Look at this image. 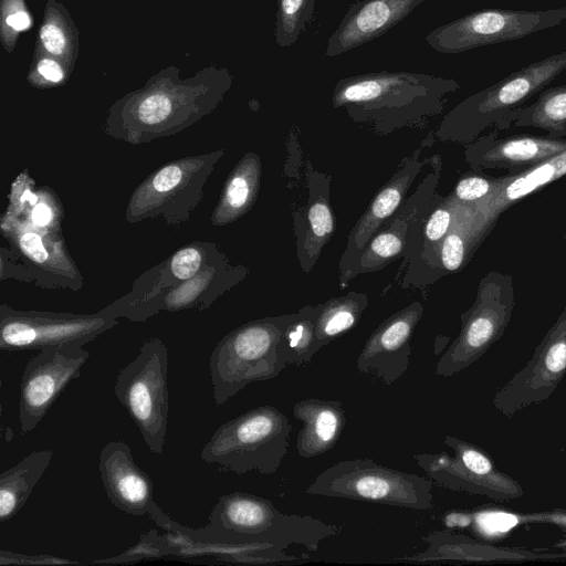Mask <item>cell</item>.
Listing matches in <instances>:
<instances>
[{
    "label": "cell",
    "instance_id": "5",
    "mask_svg": "<svg viewBox=\"0 0 566 566\" xmlns=\"http://www.w3.org/2000/svg\"><path fill=\"white\" fill-rule=\"evenodd\" d=\"M287 315L245 323L227 334L209 359L213 399L221 406L249 384L277 377L286 368L277 353Z\"/></svg>",
    "mask_w": 566,
    "mask_h": 566
},
{
    "label": "cell",
    "instance_id": "6",
    "mask_svg": "<svg viewBox=\"0 0 566 566\" xmlns=\"http://www.w3.org/2000/svg\"><path fill=\"white\" fill-rule=\"evenodd\" d=\"M310 495L370 502L417 511L432 509V480L381 465L369 458L342 460L305 489Z\"/></svg>",
    "mask_w": 566,
    "mask_h": 566
},
{
    "label": "cell",
    "instance_id": "41",
    "mask_svg": "<svg viewBox=\"0 0 566 566\" xmlns=\"http://www.w3.org/2000/svg\"><path fill=\"white\" fill-rule=\"evenodd\" d=\"M31 218L34 224L45 227L52 220V210L46 203L39 202L33 207Z\"/></svg>",
    "mask_w": 566,
    "mask_h": 566
},
{
    "label": "cell",
    "instance_id": "13",
    "mask_svg": "<svg viewBox=\"0 0 566 566\" xmlns=\"http://www.w3.org/2000/svg\"><path fill=\"white\" fill-rule=\"evenodd\" d=\"M566 375V303L527 364L494 396L493 407L507 418L551 397Z\"/></svg>",
    "mask_w": 566,
    "mask_h": 566
},
{
    "label": "cell",
    "instance_id": "25",
    "mask_svg": "<svg viewBox=\"0 0 566 566\" xmlns=\"http://www.w3.org/2000/svg\"><path fill=\"white\" fill-rule=\"evenodd\" d=\"M506 128L534 127L555 138L566 137V84L543 90L538 98L506 117Z\"/></svg>",
    "mask_w": 566,
    "mask_h": 566
},
{
    "label": "cell",
    "instance_id": "32",
    "mask_svg": "<svg viewBox=\"0 0 566 566\" xmlns=\"http://www.w3.org/2000/svg\"><path fill=\"white\" fill-rule=\"evenodd\" d=\"M496 177L472 170L463 175L452 195L462 202H475L488 197L495 188Z\"/></svg>",
    "mask_w": 566,
    "mask_h": 566
},
{
    "label": "cell",
    "instance_id": "22",
    "mask_svg": "<svg viewBox=\"0 0 566 566\" xmlns=\"http://www.w3.org/2000/svg\"><path fill=\"white\" fill-rule=\"evenodd\" d=\"M566 175V150L517 174L496 177L494 190L475 206L489 218L499 219L512 205Z\"/></svg>",
    "mask_w": 566,
    "mask_h": 566
},
{
    "label": "cell",
    "instance_id": "20",
    "mask_svg": "<svg viewBox=\"0 0 566 566\" xmlns=\"http://www.w3.org/2000/svg\"><path fill=\"white\" fill-rule=\"evenodd\" d=\"M293 416L302 422L296 451L305 459L332 450L346 424V412L339 400L305 398L294 405Z\"/></svg>",
    "mask_w": 566,
    "mask_h": 566
},
{
    "label": "cell",
    "instance_id": "29",
    "mask_svg": "<svg viewBox=\"0 0 566 566\" xmlns=\"http://www.w3.org/2000/svg\"><path fill=\"white\" fill-rule=\"evenodd\" d=\"M462 201L454 198L452 192L438 202L436 209L423 220V227L420 226L417 237L421 240L419 252L420 258H424L429 270L433 271L439 248L450 230Z\"/></svg>",
    "mask_w": 566,
    "mask_h": 566
},
{
    "label": "cell",
    "instance_id": "1",
    "mask_svg": "<svg viewBox=\"0 0 566 566\" xmlns=\"http://www.w3.org/2000/svg\"><path fill=\"white\" fill-rule=\"evenodd\" d=\"M460 88L453 78L407 71H380L340 78L332 104L352 119L380 133L419 124L440 114L447 95Z\"/></svg>",
    "mask_w": 566,
    "mask_h": 566
},
{
    "label": "cell",
    "instance_id": "7",
    "mask_svg": "<svg viewBox=\"0 0 566 566\" xmlns=\"http://www.w3.org/2000/svg\"><path fill=\"white\" fill-rule=\"evenodd\" d=\"M114 392L136 423L147 448L161 455L167 434L168 352L153 338L123 367L114 382Z\"/></svg>",
    "mask_w": 566,
    "mask_h": 566
},
{
    "label": "cell",
    "instance_id": "10",
    "mask_svg": "<svg viewBox=\"0 0 566 566\" xmlns=\"http://www.w3.org/2000/svg\"><path fill=\"white\" fill-rule=\"evenodd\" d=\"M443 443L454 455L447 452L412 455L427 476L439 485L499 501L523 495L521 485L497 471L476 446L450 434L444 437Z\"/></svg>",
    "mask_w": 566,
    "mask_h": 566
},
{
    "label": "cell",
    "instance_id": "18",
    "mask_svg": "<svg viewBox=\"0 0 566 566\" xmlns=\"http://www.w3.org/2000/svg\"><path fill=\"white\" fill-rule=\"evenodd\" d=\"M424 0H363L349 7L331 34L325 56H337L394 28Z\"/></svg>",
    "mask_w": 566,
    "mask_h": 566
},
{
    "label": "cell",
    "instance_id": "9",
    "mask_svg": "<svg viewBox=\"0 0 566 566\" xmlns=\"http://www.w3.org/2000/svg\"><path fill=\"white\" fill-rule=\"evenodd\" d=\"M565 20L566 7L547 10L484 9L438 27L426 35V41L440 53L458 54L522 39Z\"/></svg>",
    "mask_w": 566,
    "mask_h": 566
},
{
    "label": "cell",
    "instance_id": "34",
    "mask_svg": "<svg viewBox=\"0 0 566 566\" xmlns=\"http://www.w3.org/2000/svg\"><path fill=\"white\" fill-rule=\"evenodd\" d=\"M200 264V252L192 247H188L179 250L172 256L170 270L177 279L188 280L191 279L198 272Z\"/></svg>",
    "mask_w": 566,
    "mask_h": 566
},
{
    "label": "cell",
    "instance_id": "36",
    "mask_svg": "<svg viewBox=\"0 0 566 566\" xmlns=\"http://www.w3.org/2000/svg\"><path fill=\"white\" fill-rule=\"evenodd\" d=\"M40 39L49 53L57 56H62L65 53L67 39L59 24L54 22L43 24L40 31Z\"/></svg>",
    "mask_w": 566,
    "mask_h": 566
},
{
    "label": "cell",
    "instance_id": "40",
    "mask_svg": "<svg viewBox=\"0 0 566 566\" xmlns=\"http://www.w3.org/2000/svg\"><path fill=\"white\" fill-rule=\"evenodd\" d=\"M6 22L14 31L27 30L31 24L29 14L23 10H17L7 15Z\"/></svg>",
    "mask_w": 566,
    "mask_h": 566
},
{
    "label": "cell",
    "instance_id": "14",
    "mask_svg": "<svg viewBox=\"0 0 566 566\" xmlns=\"http://www.w3.org/2000/svg\"><path fill=\"white\" fill-rule=\"evenodd\" d=\"M440 167V158L436 157L433 171L427 175L417 191L410 198H406L403 206H400L375 232L340 280H350L360 273L378 271L403 252H409L419 227L434 202Z\"/></svg>",
    "mask_w": 566,
    "mask_h": 566
},
{
    "label": "cell",
    "instance_id": "24",
    "mask_svg": "<svg viewBox=\"0 0 566 566\" xmlns=\"http://www.w3.org/2000/svg\"><path fill=\"white\" fill-rule=\"evenodd\" d=\"M53 450L32 451L0 474V520L12 518L27 503L53 458Z\"/></svg>",
    "mask_w": 566,
    "mask_h": 566
},
{
    "label": "cell",
    "instance_id": "30",
    "mask_svg": "<svg viewBox=\"0 0 566 566\" xmlns=\"http://www.w3.org/2000/svg\"><path fill=\"white\" fill-rule=\"evenodd\" d=\"M316 0H277L275 43L292 46L312 21Z\"/></svg>",
    "mask_w": 566,
    "mask_h": 566
},
{
    "label": "cell",
    "instance_id": "28",
    "mask_svg": "<svg viewBox=\"0 0 566 566\" xmlns=\"http://www.w3.org/2000/svg\"><path fill=\"white\" fill-rule=\"evenodd\" d=\"M317 306H305L297 313L290 314L281 334L277 353L285 367H303L317 354L315 348V318Z\"/></svg>",
    "mask_w": 566,
    "mask_h": 566
},
{
    "label": "cell",
    "instance_id": "37",
    "mask_svg": "<svg viewBox=\"0 0 566 566\" xmlns=\"http://www.w3.org/2000/svg\"><path fill=\"white\" fill-rule=\"evenodd\" d=\"M21 251L32 261L43 263L48 260V251L42 238L36 232H25L19 238Z\"/></svg>",
    "mask_w": 566,
    "mask_h": 566
},
{
    "label": "cell",
    "instance_id": "11",
    "mask_svg": "<svg viewBox=\"0 0 566 566\" xmlns=\"http://www.w3.org/2000/svg\"><path fill=\"white\" fill-rule=\"evenodd\" d=\"M117 323L114 317L39 312L1 311L0 349L3 353L42 349L49 346L90 343Z\"/></svg>",
    "mask_w": 566,
    "mask_h": 566
},
{
    "label": "cell",
    "instance_id": "4",
    "mask_svg": "<svg viewBox=\"0 0 566 566\" xmlns=\"http://www.w3.org/2000/svg\"><path fill=\"white\" fill-rule=\"evenodd\" d=\"M290 418L273 406H260L222 423L202 448L203 462L244 474H274L289 451Z\"/></svg>",
    "mask_w": 566,
    "mask_h": 566
},
{
    "label": "cell",
    "instance_id": "3",
    "mask_svg": "<svg viewBox=\"0 0 566 566\" xmlns=\"http://www.w3.org/2000/svg\"><path fill=\"white\" fill-rule=\"evenodd\" d=\"M566 70V51L533 62L460 102L443 118L441 140L470 144L489 127L506 128V117Z\"/></svg>",
    "mask_w": 566,
    "mask_h": 566
},
{
    "label": "cell",
    "instance_id": "27",
    "mask_svg": "<svg viewBox=\"0 0 566 566\" xmlns=\"http://www.w3.org/2000/svg\"><path fill=\"white\" fill-rule=\"evenodd\" d=\"M260 176V158L255 154H248L226 184L216 214L221 223L235 220L251 208L259 192Z\"/></svg>",
    "mask_w": 566,
    "mask_h": 566
},
{
    "label": "cell",
    "instance_id": "38",
    "mask_svg": "<svg viewBox=\"0 0 566 566\" xmlns=\"http://www.w3.org/2000/svg\"><path fill=\"white\" fill-rule=\"evenodd\" d=\"M38 72L50 82H60L63 80L64 73L60 64L51 59H42L38 63Z\"/></svg>",
    "mask_w": 566,
    "mask_h": 566
},
{
    "label": "cell",
    "instance_id": "19",
    "mask_svg": "<svg viewBox=\"0 0 566 566\" xmlns=\"http://www.w3.org/2000/svg\"><path fill=\"white\" fill-rule=\"evenodd\" d=\"M417 151L378 191L349 233L340 260L342 275L353 265L375 232L399 209L413 180L423 167Z\"/></svg>",
    "mask_w": 566,
    "mask_h": 566
},
{
    "label": "cell",
    "instance_id": "42",
    "mask_svg": "<svg viewBox=\"0 0 566 566\" xmlns=\"http://www.w3.org/2000/svg\"><path fill=\"white\" fill-rule=\"evenodd\" d=\"M564 239H566V229H565V232H564Z\"/></svg>",
    "mask_w": 566,
    "mask_h": 566
},
{
    "label": "cell",
    "instance_id": "2",
    "mask_svg": "<svg viewBox=\"0 0 566 566\" xmlns=\"http://www.w3.org/2000/svg\"><path fill=\"white\" fill-rule=\"evenodd\" d=\"M186 532L197 539L273 544L286 549L296 545L314 552L340 527L310 515L285 514L264 497L237 491L218 499L205 527H186Z\"/></svg>",
    "mask_w": 566,
    "mask_h": 566
},
{
    "label": "cell",
    "instance_id": "12",
    "mask_svg": "<svg viewBox=\"0 0 566 566\" xmlns=\"http://www.w3.org/2000/svg\"><path fill=\"white\" fill-rule=\"evenodd\" d=\"M90 354L81 345L40 349L23 371L19 395V422L23 434L32 431L66 386L81 374Z\"/></svg>",
    "mask_w": 566,
    "mask_h": 566
},
{
    "label": "cell",
    "instance_id": "33",
    "mask_svg": "<svg viewBox=\"0 0 566 566\" xmlns=\"http://www.w3.org/2000/svg\"><path fill=\"white\" fill-rule=\"evenodd\" d=\"M472 515L474 532L488 537L504 534L520 523L517 515L502 511H481Z\"/></svg>",
    "mask_w": 566,
    "mask_h": 566
},
{
    "label": "cell",
    "instance_id": "35",
    "mask_svg": "<svg viewBox=\"0 0 566 566\" xmlns=\"http://www.w3.org/2000/svg\"><path fill=\"white\" fill-rule=\"evenodd\" d=\"M1 565H69L78 564V562L52 556L48 554L41 555H24L13 553L6 549L0 551Z\"/></svg>",
    "mask_w": 566,
    "mask_h": 566
},
{
    "label": "cell",
    "instance_id": "16",
    "mask_svg": "<svg viewBox=\"0 0 566 566\" xmlns=\"http://www.w3.org/2000/svg\"><path fill=\"white\" fill-rule=\"evenodd\" d=\"M499 129L468 144L465 160L472 170L505 169L517 174L566 150V138L528 134L499 138Z\"/></svg>",
    "mask_w": 566,
    "mask_h": 566
},
{
    "label": "cell",
    "instance_id": "15",
    "mask_svg": "<svg viewBox=\"0 0 566 566\" xmlns=\"http://www.w3.org/2000/svg\"><path fill=\"white\" fill-rule=\"evenodd\" d=\"M423 305L415 302L385 319L368 337L357 359L359 374L391 385L410 364L411 337L422 316Z\"/></svg>",
    "mask_w": 566,
    "mask_h": 566
},
{
    "label": "cell",
    "instance_id": "31",
    "mask_svg": "<svg viewBox=\"0 0 566 566\" xmlns=\"http://www.w3.org/2000/svg\"><path fill=\"white\" fill-rule=\"evenodd\" d=\"M176 557L177 552L169 542L168 537L159 534L156 530H149L140 535L139 541L123 553L101 558L92 562V564L102 565H120L135 564L144 560L161 559Z\"/></svg>",
    "mask_w": 566,
    "mask_h": 566
},
{
    "label": "cell",
    "instance_id": "17",
    "mask_svg": "<svg viewBox=\"0 0 566 566\" xmlns=\"http://www.w3.org/2000/svg\"><path fill=\"white\" fill-rule=\"evenodd\" d=\"M98 469L111 503L129 515H148L154 501L151 478L134 460L130 447L109 441L98 457Z\"/></svg>",
    "mask_w": 566,
    "mask_h": 566
},
{
    "label": "cell",
    "instance_id": "39",
    "mask_svg": "<svg viewBox=\"0 0 566 566\" xmlns=\"http://www.w3.org/2000/svg\"><path fill=\"white\" fill-rule=\"evenodd\" d=\"M442 524L448 528L469 527L472 524L473 515L465 512H447L442 517Z\"/></svg>",
    "mask_w": 566,
    "mask_h": 566
},
{
    "label": "cell",
    "instance_id": "26",
    "mask_svg": "<svg viewBox=\"0 0 566 566\" xmlns=\"http://www.w3.org/2000/svg\"><path fill=\"white\" fill-rule=\"evenodd\" d=\"M367 305V295L356 292L319 304L315 318V348L317 353L321 348L350 331L358 323Z\"/></svg>",
    "mask_w": 566,
    "mask_h": 566
},
{
    "label": "cell",
    "instance_id": "23",
    "mask_svg": "<svg viewBox=\"0 0 566 566\" xmlns=\"http://www.w3.org/2000/svg\"><path fill=\"white\" fill-rule=\"evenodd\" d=\"M310 199L305 208L303 231L297 233V256L304 272L316 263L335 230L329 202V181L313 171L308 174Z\"/></svg>",
    "mask_w": 566,
    "mask_h": 566
},
{
    "label": "cell",
    "instance_id": "8",
    "mask_svg": "<svg viewBox=\"0 0 566 566\" xmlns=\"http://www.w3.org/2000/svg\"><path fill=\"white\" fill-rule=\"evenodd\" d=\"M515 307L513 276L488 272L472 306L461 314V329L440 357L436 374L453 376L475 363L504 334Z\"/></svg>",
    "mask_w": 566,
    "mask_h": 566
},
{
    "label": "cell",
    "instance_id": "21",
    "mask_svg": "<svg viewBox=\"0 0 566 566\" xmlns=\"http://www.w3.org/2000/svg\"><path fill=\"white\" fill-rule=\"evenodd\" d=\"M497 220L496 218H489L474 202H462L439 248L433 268V271L437 272V279L462 270L494 229Z\"/></svg>",
    "mask_w": 566,
    "mask_h": 566
}]
</instances>
